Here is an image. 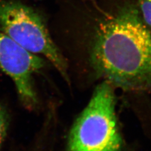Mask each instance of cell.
Segmentation results:
<instances>
[{"instance_id": "obj_3", "label": "cell", "mask_w": 151, "mask_h": 151, "mask_svg": "<svg viewBox=\"0 0 151 151\" xmlns=\"http://www.w3.org/2000/svg\"><path fill=\"white\" fill-rule=\"evenodd\" d=\"M115 89L105 81L97 85L70 130L68 151H120L123 142L115 113Z\"/></svg>"}, {"instance_id": "obj_6", "label": "cell", "mask_w": 151, "mask_h": 151, "mask_svg": "<svg viewBox=\"0 0 151 151\" xmlns=\"http://www.w3.org/2000/svg\"><path fill=\"white\" fill-rule=\"evenodd\" d=\"M7 127L8 122L6 113L3 107L0 105V148H1L4 138H5Z\"/></svg>"}, {"instance_id": "obj_5", "label": "cell", "mask_w": 151, "mask_h": 151, "mask_svg": "<svg viewBox=\"0 0 151 151\" xmlns=\"http://www.w3.org/2000/svg\"><path fill=\"white\" fill-rule=\"evenodd\" d=\"M142 17L151 30V0H137Z\"/></svg>"}, {"instance_id": "obj_1", "label": "cell", "mask_w": 151, "mask_h": 151, "mask_svg": "<svg viewBox=\"0 0 151 151\" xmlns=\"http://www.w3.org/2000/svg\"><path fill=\"white\" fill-rule=\"evenodd\" d=\"M49 27L73 68L125 91H151V30L137 0H53Z\"/></svg>"}, {"instance_id": "obj_4", "label": "cell", "mask_w": 151, "mask_h": 151, "mask_svg": "<svg viewBox=\"0 0 151 151\" xmlns=\"http://www.w3.org/2000/svg\"><path fill=\"white\" fill-rule=\"evenodd\" d=\"M51 65L44 58L28 52L0 30V70L11 78L27 108L38 103L34 76Z\"/></svg>"}, {"instance_id": "obj_2", "label": "cell", "mask_w": 151, "mask_h": 151, "mask_svg": "<svg viewBox=\"0 0 151 151\" xmlns=\"http://www.w3.org/2000/svg\"><path fill=\"white\" fill-rule=\"evenodd\" d=\"M0 30L28 52L45 59L65 83L69 66L52 35L49 18L23 0H0Z\"/></svg>"}]
</instances>
